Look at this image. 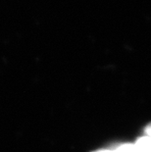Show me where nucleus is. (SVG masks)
I'll use <instances>...</instances> for the list:
<instances>
[{"instance_id":"f03ea898","label":"nucleus","mask_w":151,"mask_h":152,"mask_svg":"<svg viewBox=\"0 0 151 152\" xmlns=\"http://www.w3.org/2000/svg\"><path fill=\"white\" fill-rule=\"evenodd\" d=\"M113 152H137V149L134 144L131 143H124L119 145L117 148H115Z\"/></svg>"},{"instance_id":"f257e3e1","label":"nucleus","mask_w":151,"mask_h":152,"mask_svg":"<svg viewBox=\"0 0 151 152\" xmlns=\"http://www.w3.org/2000/svg\"><path fill=\"white\" fill-rule=\"evenodd\" d=\"M137 152H151V138L144 135L139 137L136 142Z\"/></svg>"},{"instance_id":"7ed1b4c3","label":"nucleus","mask_w":151,"mask_h":152,"mask_svg":"<svg viewBox=\"0 0 151 152\" xmlns=\"http://www.w3.org/2000/svg\"><path fill=\"white\" fill-rule=\"evenodd\" d=\"M145 134H146V137H148L149 138H151V123H150L149 125L146 126V128H145Z\"/></svg>"},{"instance_id":"20e7f679","label":"nucleus","mask_w":151,"mask_h":152,"mask_svg":"<svg viewBox=\"0 0 151 152\" xmlns=\"http://www.w3.org/2000/svg\"><path fill=\"white\" fill-rule=\"evenodd\" d=\"M95 152H113L110 149H101V150H98V151H95Z\"/></svg>"}]
</instances>
